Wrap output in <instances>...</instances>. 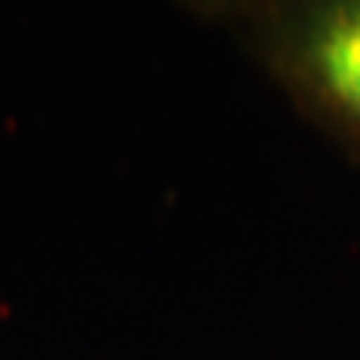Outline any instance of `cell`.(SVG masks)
<instances>
[{
    "label": "cell",
    "instance_id": "cell-1",
    "mask_svg": "<svg viewBox=\"0 0 360 360\" xmlns=\"http://www.w3.org/2000/svg\"><path fill=\"white\" fill-rule=\"evenodd\" d=\"M229 15L285 94L360 156V0L240 4Z\"/></svg>",
    "mask_w": 360,
    "mask_h": 360
}]
</instances>
